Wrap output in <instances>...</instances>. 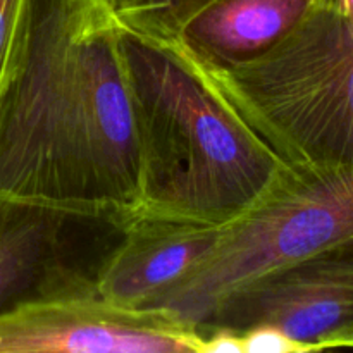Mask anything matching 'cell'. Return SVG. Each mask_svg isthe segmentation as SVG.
I'll return each mask as SVG.
<instances>
[{
    "instance_id": "cell-1",
    "label": "cell",
    "mask_w": 353,
    "mask_h": 353,
    "mask_svg": "<svg viewBox=\"0 0 353 353\" xmlns=\"http://www.w3.org/2000/svg\"><path fill=\"white\" fill-rule=\"evenodd\" d=\"M0 202L102 221L140 210L123 28L103 0H24L0 72Z\"/></svg>"
},
{
    "instance_id": "cell-15",
    "label": "cell",
    "mask_w": 353,
    "mask_h": 353,
    "mask_svg": "<svg viewBox=\"0 0 353 353\" xmlns=\"http://www.w3.org/2000/svg\"><path fill=\"white\" fill-rule=\"evenodd\" d=\"M336 3L340 6L341 12L353 23V0H336Z\"/></svg>"
},
{
    "instance_id": "cell-5",
    "label": "cell",
    "mask_w": 353,
    "mask_h": 353,
    "mask_svg": "<svg viewBox=\"0 0 353 353\" xmlns=\"http://www.w3.org/2000/svg\"><path fill=\"white\" fill-rule=\"evenodd\" d=\"M202 341L162 310L102 299L85 276L0 312V353H200Z\"/></svg>"
},
{
    "instance_id": "cell-8",
    "label": "cell",
    "mask_w": 353,
    "mask_h": 353,
    "mask_svg": "<svg viewBox=\"0 0 353 353\" xmlns=\"http://www.w3.org/2000/svg\"><path fill=\"white\" fill-rule=\"evenodd\" d=\"M314 2L214 0L185 24L178 40L169 43L181 45L196 57L216 64H238L257 57L281 40Z\"/></svg>"
},
{
    "instance_id": "cell-9",
    "label": "cell",
    "mask_w": 353,
    "mask_h": 353,
    "mask_svg": "<svg viewBox=\"0 0 353 353\" xmlns=\"http://www.w3.org/2000/svg\"><path fill=\"white\" fill-rule=\"evenodd\" d=\"M69 221L0 202V312L71 281L76 272L59 261L62 228Z\"/></svg>"
},
{
    "instance_id": "cell-11",
    "label": "cell",
    "mask_w": 353,
    "mask_h": 353,
    "mask_svg": "<svg viewBox=\"0 0 353 353\" xmlns=\"http://www.w3.org/2000/svg\"><path fill=\"white\" fill-rule=\"evenodd\" d=\"M243 353H307L309 348L272 326H255L241 331Z\"/></svg>"
},
{
    "instance_id": "cell-14",
    "label": "cell",
    "mask_w": 353,
    "mask_h": 353,
    "mask_svg": "<svg viewBox=\"0 0 353 353\" xmlns=\"http://www.w3.org/2000/svg\"><path fill=\"white\" fill-rule=\"evenodd\" d=\"M331 348H353V324L324 338L321 350H331Z\"/></svg>"
},
{
    "instance_id": "cell-13",
    "label": "cell",
    "mask_w": 353,
    "mask_h": 353,
    "mask_svg": "<svg viewBox=\"0 0 353 353\" xmlns=\"http://www.w3.org/2000/svg\"><path fill=\"white\" fill-rule=\"evenodd\" d=\"M23 2L24 0H0V72L9 52Z\"/></svg>"
},
{
    "instance_id": "cell-4",
    "label": "cell",
    "mask_w": 353,
    "mask_h": 353,
    "mask_svg": "<svg viewBox=\"0 0 353 353\" xmlns=\"http://www.w3.org/2000/svg\"><path fill=\"white\" fill-rule=\"evenodd\" d=\"M353 241V169H286L150 309L202 331L264 279Z\"/></svg>"
},
{
    "instance_id": "cell-7",
    "label": "cell",
    "mask_w": 353,
    "mask_h": 353,
    "mask_svg": "<svg viewBox=\"0 0 353 353\" xmlns=\"http://www.w3.org/2000/svg\"><path fill=\"white\" fill-rule=\"evenodd\" d=\"M223 228L134 214L116 228L121 240L100 262L93 288L116 305L150 309L209 252Z\"/></svg>"
},
{
    "instance_id": "cell-3",
    "label": "cell",
    "mask_w": 353,
    "mask_h": 353,
    "mask_svg": "<svg viewBox=\"0 0 353 353\" xmlns=\"http://www.w3.org/2000/svg\"><path fill=\"white\" fill-rule=\"evenodd\" d=\"M155 45V43H154ZM292 168L353 169V23L316 0L272 47L238 64L159 45Z\"/></svg>"
},
{
    "instance_id": "cell-10",
    "label": "cell",
    "mask_w": 353,
    "mask_h": 353,
    "mask_svg": "<svg viewBox=\"0 0 353 353\" xmlns=\"http://www.w3.org/2000/svg\"><path fill=\"white\" fill-rule=\"evenodd\" d=\"M123 31L150 43H169L214 0H103Z\"/></svg>"
},
{
    "instance_id": "cell-12",
    "label": "cell",
    "mask_w": 353,
    "mask_h": 353,
    "mask_svg": "<svg viewBox=\"0 0 353 353\" xmlns=\"http://www.w3.org/2000/svg\"><path fill=\"white\" fill-rule=\"evenodd\" d=\"M200 353H243V338L238 331L230 327H214L203 331Z\"/></svg>"
},
{
    "instance_id": "cell-6",
    "label": "cell",
    "mask_w": 353,
    "mask_h": 353,
    "mask_svg": "<svg viewBox=\"0 0 353 353\" xmlns=\"http://www.w3.org/2000/svg\"><path fill=\"white\" fill-rule=\"evenodd\" d=\"M353 324V241L305 259L238 295L203 331L272 326L309 352Z\"/></svg>"
},
{
    "instance_id": "cell-2",
    "label": "cell",
    "mask_w": 353,
    "mask_h": 353,
    "mask_svg": "<svg viewBox=\"0 0 353 353\" xmlns=\"http://www.w3.org/2000/svg\"><path fill=\"white\" fill-rule=\"evenodd\" d=\"M123 50L137 126V214L226 224L285 174L290 165L174 55L126 31Z\"/></svg>"
}]
</instances>
